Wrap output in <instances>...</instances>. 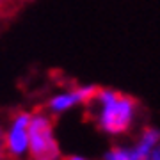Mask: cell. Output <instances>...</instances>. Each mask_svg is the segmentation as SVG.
<instances>
[{"mask_svg": "<svg viewBox=\"0 0 160 160\" xmlns=\"http://www.w3.org/2000/svg\"><path fill=\"white\" fill-rule=\"evenodd\" d=\"M98 128L109 135H121L132 128L137 116V102L114 89H98L91 103Z\"/></svg>", "mask_w": 160, "mask_h": 160, "instance_id": "6da1fadb", "label": "cell"}, {"mask_svg": "<svg viewBox=\"0 0 160 160\" xmlns=\"http://www.w3.org/2000/svg\"><path fill=\"white\" fill-rule=\"evenodd\" d=\"M61 149L48 112L38 110L30 114L29 123V157L30 158H59Z\"/></svg>", "mask_w": 160, "mask_h": 160, "instance_id": "7a4b0ae2", "label": "cell"}, {"mask_svg": "<svg viewBox=\"0 0 160 160\" xmlns=\"http://www.w3.org/2000/svg\"><path fill=\"white\" fill-rule=\"evenodd\" d=\"M29 123L30 114L20 110L12 116L9 126L4 130L6 155L9 160H22L29 155Z\"/></svg>", "mask_w": 160, "mask_h": 160, "instance_id": "3957f363", "label": "cell"}, {"mask_svg": "<svg viewBox=\"0 0 160 160\" xmlns=\"http://www.w3.org/2000/svg\"><path fill=\"white\" fill-rule=\"evenodd\" d=\"M98 87L94 86H77L71 89H64V91L53 94L48 98L46 102V112L48 114H64L68 110L78 107V105H89L91 100L94 98Z\"/></svg>", "mask_w": 160, "mask_h": 160, "instance_id": "277c9868", "label": "cell"}, {"mask_svg": "<svg viewBox=\"0 0 160 160\" xmlns=\"http://www.w3.org/2000/svg\"><path fill=\"white\" fill-rule=\"evenodd\" d=\"M157 146H160V130L149 126L144 128V132L141 133L139 141L132 146V158L133 160H148L151 151Z\"/></svg>", "mask_w": 160, "mask_h": 160, "instance_id": "5b68a950", "label": "cell"}, {"mask_svg": "<svg viewBox=\"0 0 160 160\" xmlns=\"http://www.w3.org/2000/svg\"><path fill=\"white\" fill-rule=\"evenodd\" d=\"M102 160H133L132 158V149L126 146H114L103 155Z\"/></svg>", "mask_w": 160, "mask_h": 160, "instance_id": "8992f818", "label": "cell"}, {"mask_svg": "<svg viewBox=\"0 0 160 160\" xmlns=\"http://www.w3.org/2000/svg\"><path fill=\"white\" fill-rule=\"evenodd\" d=\"M0 160H7L6 155V139H4V130L0 128Z\"/></svg>", "mask_w": 160, "mask_h": 160, "instance_id": "52a82bcc", "label": "cell"}, {"mask_svg": "<svg viewBox=\"0 0 160 160\" xmlns=\"http://www.w3.org/2000/svg\"><path fill=\"white\" fill-rule=\"evenodd\" d=\"M149 160H160V146H157V148L151 151V155H149Z\"/></svg>", "mask_w": 160, "mask_h": 160, "instance_id": "ba28073f", "label": "cell"}, {"mask_svg": "<svg viewBox=\"0 0 160 160\" xmlns=\"http://www.w3.org/2000/svg\"><path fill=\"white\" fill-rule=\"evenodd\" d=\"M66 160H87L86 157H80V155H71V157H68Z\"/></svg>", "mask_w": 160, "mask_h": 160, "instance_id": "9c48e42d", "label": "cell"}, {"mask_svg": "<svg viewBox=\"0 0 160 160\" xmlns=\"http://www.w3.org/2000/svg\"><path fill=\"white\" fill-rule=\"evenodd\" d=\"M11 4V0H0V7H6Z\"/></svg>", "mask_w": 160, "mask_h": 160, "instance_id": "30bf717a", "label": "cell"}, {"mask_svg": "<svg viewBox=\"0 0 160 160\" xmlns=\"http://www.w3.org/2000/svg\"><path fill=\"white\" fill-rule=\"evenodd\" d=\"M30 160H59V158H30Z\"/></svg>", "mask_w": 160, "mask_h": 160, "instance_id": "8fae6325", "label": "cell"}, {"mask_svg": "<svg viewBox=\"0 0 160 160\" xmlns=\"http://www.w3.org/2000/svg\"><path fill=\"white\" fill-rule=\"evenodd\" d=\"M148 160H149V158H148Z\"/></svg>", "mask_w": 160, "mask_h": 160, "instance_id": "7c38bea8", "label": "cell"}]
</instances>
